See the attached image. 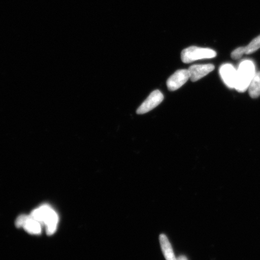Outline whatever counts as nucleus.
<instances>
[{
	"instance_id": "obj_1",
	"label": "nucleus",
	"mask_w": 260,
	"mask_h": 260,
	"mask_svg": "<svg viewBox=\"0 0 260 260\" xmlns=\"http://www.w3.org/2000/svg\"><path fill=\"white\" fill-rule=\"evenodd\" d=\"M32 218L46 227L47 235L51 236L56 232L58 217L57 214L48 205H44L32 211L30 215Z\"/></svg>"
},
{
	"instance_id": "obj_2",
	"label": "nucleus",
	"mask_w": 260,
	"mask_h": 260,
	"mask_svg": "<svg viewBox=\"0 0 260 260\" xmlns=\"http://www.w3.org/2000/svg\"><path fill=\"white\" fill-rule=\"evenodd\" d=\"M255 73V64L252 61H242L237 70L235 89L239 92H245Z\"/></svg>"
},
{
	"instance_id": "obj_3",
	"label": "nucleus",
	"mask_w": 260,
	"mask_h": 260,
	"mask_svg": "<svg viewBox=\"0 0 260 260\" xmlns=\"http://www.w3.org/2000/svg\"><path fill=\"white\" fill-rule=\"evenodd\" d=\"M216 55V52L211 49L193 46L184 49L181 57L183 62L190 63L197 60L214 58Z\"/></svg>"
},
{
	"instance_id": "obj_4",
	"label": "nucleus",
	"mask_w": 260,
	"mask_h": 260,
	"mask_svg": "<svg viewBox=\"0 0 260 260\" xmlns=\"http://www.w3.org/2000/svg\"><path fill=\"white\" fill-rule=\"evenodd\" d=\"M164 96L160 90L153 91L137 110L138 115L145 114L155 108L162 102Z\"/></svg>"
},
{
	"instance_id": "obj_5",
	"label": "nucleus",
	"mask_w": 260,
	"mask_h": 260,
	"mask_svg": "<svg viewBox=\"0 0 260 260\" xmlns=\"http://www.w3.org/2000/svg\"><path fill=\"white\" fill-rule=\"evenodd\" d=\"M188 79H190V76L188 70H178L169 78L167 83L168 88L171 91L177 90L183 86Z\"/></svg>"
},
{
	"instance_id": "obj_6",
	"label": "nucleus",
	"mask_w": 260,
	"mask_h": 260,
	"mask_svg": "<svg viewBox=\"0 0 260 260\" xmlns=\"http://www.w3.org/2000/svg\"><path fill=\"white\" fill-rule=\"evenodd\" d=\"M219 74L224 83L231 89H235L237 70L232 64H223L220 67Z\"/></svg>"
},
{
	"instance_id": "obj_7",
	"label": "nucleus",
	"mask_w": 260,
	"mask_h": 260,
	"mask_svg": "<svg viewBox=\"0 0 260 260\" xmlns=\"http://www.w3.org/2000/svg\"><path fill=\"white\" fill-rule=\"evenodd\" d=\"M214 70L212 64H194L188 68L190 79L193 82L197 81L207 76Z\"/></svg>"
},
{
	"instance_id": "obj_8",
	"label": "nucleus",
	"mask_w": 260,
	"mask_h": 260,
	"mask_svg": "<svg viewBox=\"0 0 260 260\" xmlns=\"http://www.w3.org/2000/svg\"><path fill=\"white\" fill-rule=\"evenodd\" d=\"M42 225L38 220H35L31 216H25L23 227L26 232L31 235H40L42 232Z\"/></svg>"
},
{
	"instance_id": "obj_9",
	"label": "nucleus",
	"mask_w": 260,
	"mask_h": 260,
	"mask_svg": "<svg viewBox=\"0 0 260 260\" xmlns=\"http://www.w3.org/2000/svg\"><path fill=\"white\" fill-rule=\"evenodd\" d=\"M160 243L162 253L167 260H177L175 253L172 249L171 244L169 241L167 236L161 235L160 236Z\"/></svg>"
},
{
	"instance_id": "obj_10",
	"label": "nucleus",
	"mask_w": 260,
	"mask_h": 260,
	"mask_svg": "<svg viewBox=\"0 0 260 260\" xmlns=\"http://www.w3.org/2000/svg\"><path fill=\"white\" fill-rule=\"evenodd\" d=\"M250 96L256 99L260 96V72L256 73L248 87Z\"/></svg>"
},
{
	"instance_id": "obj_11",
	"label": "nucleus",
	"mask_w": 260,
	"mask_h": 260,
	"mask_svg": "<svg viewBox=\"0 0 260 260\" xmlns=\"http://www.w3.org/2000/svg\"><path fill=\"white\" fill-rule=\"evenodd\" d=\"M245 54H250L254 53L260 48V35L253 39L246 47H243Z\"/></svg>"
},
{
	"instance_id": "obj_12",
	"label": "nucleus",
	"mask_w": 260,
	"mask_h": 260,
	"mask_svg": "<svg viewBox=\"0 0 260 260\" xmlns=\"http://www.w3.org/2000/svg\"><path fill=\"white\" fill-rule=\"evenodd\" d=\"M244 54H245V50H244L243 47H241L237 48L236 50H234L231 56H232L233 59H239V58H241Z\"/></svg>"
},
{
	"instance_id": "obj_13",
	"label": "nucleus",
	"mask_w": 260,
	"mask_h": 260,
	"mask_svg": "<svg viewBox=\"0 0 260 260\" xmlns=\"http://www.w3.org/2000/svg\"><path fill=\"white\" fill-rule=\"evenodd\" d=\"M177 260H188L187 258L185 256H179L178 258H177Z\"/></svg>"
}]
</instances>
